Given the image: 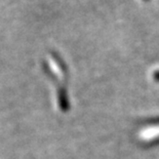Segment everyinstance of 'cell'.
I'll list each match as a JSON object with an SVG mask.
<instances>
[{
    "mask_svg": "<svg viewBox=\"0 0 159 159\" xmlns=\"http://www.w3.org/2000/svg\"><path fill=\"white\" fill-rule=\"evenodd\" d=\"M154 78H155V80L159 81V71H156V72L154 73Z\"/></svg>",
    "mask_w": 159,
    "mask_h": 159,
    "instance_id": "1",
    "label": "cell"
}]
</instances>
